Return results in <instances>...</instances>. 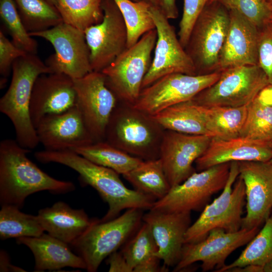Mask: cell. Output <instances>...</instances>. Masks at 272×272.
Here are the masks:
<instances>
[{"instance_id": "obj_8", "label": "cell", "mask_w": 272, "mask_h": 272, "mask_svg": "<svg viewBox=\"0 0 272 272\" xmlns=\"http://www.w3.org/2000/svg\"><path fill=\"white\" fill-rule=\"evenodd\" d=\"M157 37L156 29L148 32L102 71L106 86L118 102L133 105L138 99L152 63Z\"/></svg>"}, {"instance_id": "obj_44", "label": "cell", "mask_w": 272, "mask_h": 272, "mask_svg": "<svg viewBox=\"0 0 272 272\" xmlns=\"http://www.w3.org/2000/svg\"><path fill=\"white\" fill-rule=\"evenodd\" d=\"M159 8L169 20L178 17V11L176 0H159Z\"/></svg>"}, {"instance_id": "obj_2", "label": "cell", "mask_w": 272, "mask_h": 272, "mask_svg": "<svg viewBox=\"0 0 272 272\" xmlns=\"http://www.w3.org/2000/svg\"><path fill=\"white\" fill-rule=\"evenodd\" d=\"M31 150L16 140L4 139L0 143V202L21 208L30 195L43 190L64 193L75 189L70 181L49 176L27 157Z\"/></svg>"}, {"instance_id": "obj_21", "label": "cell", "mask_w": 272, "mask_h": 272, "mask_svg": "<svg viewBox=\"0 0 272 272\" xmlns=\"http://www.w3.org/2000/svg\"><path fill=\"white\" fill-rule=\"evenodd\" d=\"M76 104L73 78L64 74H41L36 79L32 89L30 104L32 122L36 128L43 117L63 112Z\"/></svg>"}, {"instance_id": "obj_34", "label": "cell", "mask_w": 272, "mask_h": 272, "mask_svg": "<svg viewBox=\"0 0 272 272\" xmlns=\"http://www.w3.org/2000/svg\"><path fill=\"white\" fill-rule=\"evenodd\" d=\"M104 0H57L56 9L63 22L85 31L103 18Z\"/></svg>"}, {"instance_id": "obj_25", "label": "cell", "mask_w": 272, "mask_h": 272, "mask_svg": "<svg viewBox=\"0 0 272 272\" xmlns=\"http://www.w3.org/2000/svg\"><path fill=\"white\" fill-rule=\"evenodd\" d=\"M44 231L69 244L80 237L92 224L83 209H74L63 201L40 209L37 215Z\"/></svg>"}, {"instance_id": "obj_5", "label": "cell", "mask_w": 272, "mask_h": 272, "mask_svg": "<svg viewBox=\"0 0 272 272\" xmlns=\"http://www.w3.org/2000/svg\"><path fill=\"white\" fill-rule=\"evenodd\" d=\"M142 211L129 209L111 220L94 219L84 234L70 245L83 258L88 271H96L104 259L133 236L141 226Z\"/></svg>"}, {"instance_id": "obj_40", "label": "cell", "mask_w": 272, "mask_h": 272, "mask_svg": "<svg viewBox=\"0 0 272 272\" xmlns=\"http://www.w3.org/2000/svg\"><path fill=\"white\" fill-rule=\"evenodd\" d=\"M209 0H184L183 13L179 25L178 37L185 48L193 26Z\"/></svg>"}, {"instance_id": "obj_37", "label": "cell", "mask_w": 272, "mask_h": 272, "mask_svg": "<svg viewBox=\"0 0 272 272\" xmlns=\"http://www.w3.org/2000/svg\"><path fill=\"white\" fill-rule=\"evenodd\" d=\"M157 249L150 228L144 222L135 234L126 242L121 252L133 269L142 262L155 255Z\"/></svg>"}, {"instance_id": "obj_15", "label": "cell", "mask_w": 272, "mask_h": 272, "mask_svg": "<svg viewBox=\"0 0 272 272\" xmlns=\"http://www.w3.org/2000/svg\"><path fill=\"white\" fill-rule=\"evenodd\" d=\"M259 230L258 227L241 229L233 232L221 228L214 229L202 240L184 244L174 271H181L197 261L201 262L202 271L214 268L218 270L226 265V260L232 252L247 244Z\"/></svg>"}, {"instance_id": "obj_45", "label": "cell", "mask_w": 272, "mask_h": 272, "mask_svg": "<svg viewBox=\"0 0 272 272\" xmlns=\"http://www.w3.org/2000/svg\"><path fill=\"white\" fill-rule=\"evenodd\" d=\"M0 271H26V270L12 264L7 252L2 249L0 251Z\"/></svg>"}, {"instance_id": "obj_9", "label": "cell", "mask_w": 272, "mask_h": 272, "mask_svg": "<svg viewBox=\"0 0 272 272\" xmlns=\"http://www.w3.org/2000/svg\"><path fill=\"white\" fill-rule=\"evenodd\" d=\"M268 84L258 65L236 66L221 71L219 78L191 100L206 107L243 106L250 103Z\"/></svg>"}, {"instance_id": "obj_24", "label": "cell", "mask_w": 272, "mask_h": 272, "mask_svg": "<svg viewBox=\"0 0 272 272\" xmlns=\"http://www.w3.org/2000/svg\"><path fill=\"white\" fill-rule=\"evenodd\" d=\"M19 244L28 247L35 260L34 271L55 270L65 267L86 269L83 258L71 250L70 244L48 233L38 237L16 239Z\"/></svg>"}, {"instance_id": "obj_41", "label": "cell", "mask_w": 272, "mask_h": 272, "mask_svg": "<svg viewBox=\"0 0 272 272\" xmlns=\"http://www.w3.org/2000/svg\"><path fill=\"white\" fill-rule=\"evenodd\" d=\"M27 53L10 41L0 30V74L2 78L7 79L14 62Z\"/></svg>"}, {"instance_id": "obj_30", "label": "cell", "mask_w": 272, "mask_h": 272, "mask_svg": "<svg viewBox=\"0 0 272 272\" xmlns=\"http://www.w3.org/2000/svg\"><path fill=\"white\" fill-rule=\"evenodd\" d=\"M272 260V214L254 237L247 243L239 256L229 264H226L217 272L249 265L262 266Z\"/></svg>"}, {"instance_id": "obj_1", "label": "cell", "mask_w": 272, "mask_h": 272, "mask_svg": "<svg viewBox=\"0 0 272 272\" xmlns=\"http://www.w3.org/2000/svg\"><path fill=\"white\" fill-rule=\"evenodd\" d=\"M34 155L41 163H56L70 167L79 174L83 183L95 189L109 207L101 221L116 218L123 210H149L156 201L149 195L127 188L114 170L95 164L72 150H45Z\"/></svg>"}, {"instance_id": "obj_12", "label": "cell", "mask_w": 272, "mask_h": 272, "mask_svg": "<svg viewBox=\"0 0 272 272\" xmlns=\"http://www.w3.org/2000/svg\"><path fill=\"white\" fill-rule=\"evenodd\" d=\"M220 75L221 71L202 75H167L142 89L132 105L142 112L154 115L173 105L191 100L214 84Z\"/></svg>"}, {"instance_id": "obj_19", "label": "cell", "mask_w": 272, "mask_h": 272, "mask_svg": "<svg viewBox=\"0 0 272 272\" xmlns=\"http://www.w3.org/2000/svg\"><path fill=\"white\" fill-rule=\"evenodd\" d=\"M35 128L46 150H72L94 143L77 105L43 117Z\"/></svg>"}, {"instance_id": "obj_27", "label": "cell", "mask_w": 272, "mask_h": 272, "mask_svg": "<svg viewBox=\"0 0 272 272\" xmlns=\"http://www.w3.org/2000/svg\"><path fill=\"white\" fill-rule=\"evenodd\" d=\"M249 104L237 107L199 105L211 135L223 140L240 137L246 120Z\"/></svg>"}, {"instance_id": "obj_42", "label": "cell", "mask_w": 272, "mask_h": 272, "mask_svg": "<svg viewBox=\"0 0 272 272\" xmlns=\"http://www.w3.org/2000/svg\"><path fill=\"white\" fill-rule=\"evenodd\" d=\"M109 272H133L122 252L116 251L108 256L106 260Z\"/></svg>"}, {"instance_id": "obj_20", "label": "cell", "mask_w": 272, "mask_h": 272, "mask_svg": "<svg viewBox=\"0 0 272 272\" xmlns=\"http://www.w3.org/2000/svg\"><path fill=\"white\" fill-rule=\"evenodd\" d=\"M143 221L150 228L157 246L155 255L167 267L179 262L185 235L190 225V212H165L153 209L143 215Z\"/></svg>"}, {"instance_id": "obj_48", "label": "cell", "mask_w": 272, "mask_h": 272, "mask_svg": "<svg viewBox=\"0 0 272 272\" xmlns=\"http://www.w3.org/2000/svg\"><path fill=\"white\" fill-rule=\"evenodd\" d=\"M147 1L149 2L150 3H151L152 5L159 7V6H160L159 0H147Z\"/></svg>"}, {"instance_id": "obj_17", "label": "cell", "mask_w": 272, "mask_h": 272, "mask_svg": "<svg viewBox=\"0 0 272 272\" xmlns=\"http://www.w3.org/2000/svg\"><path fill=\"white\" fill-rule=\"evenodd\" d=\"M212 138L165 129L159 158L171 187L196 172L193 164L206 151Z\"/></svg>"}, {"instance_id": "obj_47", "label": "cell", "mask_w": 272, "mask_h": 272, "mask_svg": "<svg viewBox=\"0 0 272 272\" xmlns=\"http://www.w3.org/2000/svg\"><path fill=\"white\" fill-rule=\"evenodd\" d=\"M262 272H272V260L262 266Z\"/></svg>"}, {"instance_id": "obj_49", "label": "cell", "mask_w": 272, "mask_h": 272, "mask_svg": "<svg viewBox=\"0 0 272 272\" xmlns=\"http://www.w3.org/2000/svg\"><path fill=\"white\" fill-rule=\"evenodd\" d=\"M46 1L56 8L57 6V0H46Z\"/></svg>"}, {"instance_id": "obj_6", "label": "cell", "mask_w": 272, "mask_h": 272, "mask_svg": "<svg viewBox=\"0 0 272 272\" xmlns=\"http://www.w3.org/2000/svg\"><path fill=\"white\" fill-rule=\"evenodd\" d=\"M229 21V11L218 1L208 2L197 18L185 47L196 75L220 72L219 58Z\"/></svg>"}, {"instance_id": "obj_36", "label": "cell", "mask_w": 272, "mask_h": 272, "mask_svg": "<svg viewBox=\"0 0 272 272\" xmlns=\"http://www.w3.org/2000/svg\"><path fill=\"white\" fill-rule=\"evenodd\" d=\"M240 137L267 143L272 138V106L254 99L249 104L246 120Z\"/></svg>"}, {"instance_id": "obj_11", "label": "cell", "mask_w": 272, "mask_h": 272, "mask_svg": "<svg viewBox=\"0 0 272 272\" xmlns=\"http://www.w3.org/2000/svg\"><path fill=\"white\" fill-rule=\"evenodd\" d=\"M29 34L43 38L53 46L54 53L45 61L52 73L76 79L93 71L84 31L62 22L47 30Z\"/></svg>"}, {"instance_id": "obj_18", "label": "cell", "mask_w": 272, "mask_h": 272, "mask_svg": "<svg viewBox=\"0 0 272 272\" xmlns=\"http://www.w3.org/2000/svg\"><path fill=\"white\" fill-rule=\"evenodd\" d=\"M238 166L246 200V214L241 229L259 227L271 214L272 165L268 161H242L238 162Z\"/></svg>"}, {"instance_id": "obj_16", "label": "cell", "mask_w": 272, "mask_h": 272, "mask_svg": "<svg viewBox=\"0 0 272 272\" xmlns=\"http://www.w3.org/2000/svg\"><path fill=\"white\" fill-rule=\"evenodd\" d=\"M102 8V21L84 31L95 72H102L127 48V29L117 5L113 0H104Z\"/></svg>"}, {"instance_id": "obj_14", "label": "cell", "mask_w": 272, "mask_h": 272, "mask_svg": "<svg viewBox=\"0 0 272 272\" xmlns=\"http://www.w3.org/2000/svg\"><path fill=\"white\" fill-rule=\"evenodd\" d=\"M76 105L94 142L104 141L106 129L118 101L107 87L101 72L74 79Z\"/></svg>"}, {"instance_id": "obj_51", "label": "cell", "mask_w": 272, "mask_h": 272, "mask_svg": "<svg viewBox=\"0 0 272 272\" xmlns=\"http://www.w3.org/2000/svg\"><path fill=\"white\" fill-rule=\"evenodd\" d=\"M217 0H209V3H213V2H215Z\"/></svg>"}, {"instance_id": "obj_13", "label": "cell", "mask_w": 272, "mask_h": 272, "mask_svg": "<svg viewBox=\"0 0 272 272\" xmlns=\"http://www.w3.org/2000/svg\"><path fill=\"white\" fill-rule=\"evenodd\" d=\"M149 11L155 25L157 37L154 55L143 80L142 89L169 74L196 75L193 64L169 19L159 7L151 4Z\"/></svg>"}, {"instance_id": "obj_23", "label": "cell", "mask_w": 272, "mask_h": 272, "mask_svg": "<svg viewBox=\"0 0 272 272\" xmlns=\"http://www.w3.org/2000/svg\"><path fill=\"white\" fill-rule=\"evenodd\" d=\"M229 12V28L220 56L219 71L257 65L258 29L238 13Z\"/></svg>"}, {"instance_id": "obj_3", "label": "cell", "mask_w": 272, "mask_h": 272, "mask_svg": "<svg viewBox=\"0 0 272 272\" xmlns=\"http://www.w3.org/2000/svg\"><path fill=\"white\" fill-rule=\"evenodd\" d=\"M12 72L10 85L0 99V111L11 121L17 142L32 150L39 144L30 114L33 85L40 75L52 73L36 54L28 53L14 62Z\"/></svg>"}, {"instance_id": "obj_53", "label": "cell", "mask_w": 272, "mask_h": 272, "mask_svg": "<svg viewBox=\"0 0 272 272\" xmlns=\"http://www.w3.org/2000/svg\"><path fill=\"white\" fill-rule=\"evenodd\" d=\"M267 2L270 3L272 0H266Z\"/></svg>"}, {"instance_id": "obj_22", "label": "cell", "mask_w": 272, "mask_h": 272, "mask_svg": "<svg viewBox=\"0 0 272 272\" xmlns=\"http://www.w3.org/2000/svg\"><path fill=\"white\" fill-rule=\"evenodd\" d=\"M272 149L266 142L243 137L223 140L213 137L208 148L195 162L200 171L212 166L232 162H267Z\"/></svg>"}, {"instance_id": "obj_43", "label": "cell", "mask_w": 272, "mask_h": 272, "mask_svg": "<svg viewBox=\"0 0 272 272\" xmlns=\"http://www.w3.org/2000/svg\"><path fill=\"white\" fill-rule=\"evenodd\" d=\"M160 260L156 255H154L135 266L133 272L167 271L168 267L164 265L160 266Z\"/></svg>"}, {"instance_id": "obj_52", "label": "cell", "mask_w": 272, "mask_h": 272, "mask_svg": "<svg viewBox=\"0 0 272 272\" xmlns=\"http://www.w3.org/2000/svg\"><path fill=\"white\" fill-rule=\"evenodd\" d=\"M270 164L272 165V159H271L269 161H268Z\"/></svg>"}, {"instance_id": "obj_10", "label": "cell", "mask_w": 272, "mask_h": 272, "mask_svg": "<svg viewBox=\"0 0 272 272\" xmlns=\"http://www.w3.org/2000/svg\"><path fill=\"white\" fill-rule=\"evenodd\" d=\"M231 163L195 172L182 183L171 187L151 209L165 212H191L203 210L211 197L225 187Z\"/></svg>"}, {"instance_id": "obj_46", "label": "cell", "mask_w": 272, "mask_h": 272, "mask_svg": "<svg viewBox=\"0 0 272 272\" xmlns=\"http://www.w3.org/2000/svg\"><path fill=\"white\" fill-rule=\"evenodd\" d=\"M255 99L264 105L272 106V84L265 86Z\"/></svg>"}, {"instance_id": "obj_26", "label": "cell", "mask_w": 272, "mask_h": 272, "mask_svg": "<svg viewBox=\"0 0 272 272\" xmlns=\"http://www.w3.org/2000/svg\"><path fill=\"white\" fill-rule=\"evenodd\" d=\"M152 116L166 130L211 136L200 106L191 100L173 105Z\"/></svg>"}, {"instance_id": "obj_7", "label": "cell", "mask_w": 272, "mask_h": 272, "mask_svg": "<svg viewBox=\"0 0 272 272\" xmlns=\"http://www.w3.org/2000/svg\"><path fill=\"white\" fill-rule=\"evenodd\" d=\"M239 174L238 162H231L229 177L222 193L206 206L198 219L190 225L185 235V243L198 242L215 228L230 232L241 229L245 188Z\"/></svg>"}, {"instance_id": "obj_33", "label": "cell", "mask_w": 272, "mask_h": 272, "mask_svg": "<svg viewBox=\"0 0 272 272\" xmlns=\"http://www.w3.org/2000/svg\"><path fill=\"white\" fill-rule=\"evenodd\" d=\"M123 18L127 33V48L135 44L155 25L150 13L151 4L147 0H113Z\"/></svg>"}, {"instance_id": "obj_39", "label": "cell", "mask_w": 272, "mask_h": 272, "mask_svg": "<svg viewBox=\"0 0 272 272\" xmlns=\"http://www.w3.org/2000/svg\"><path fill=\"white\" fill-rule=\"evenodd\" d=\"M257 65L272 84V21L258 29Z\"/></svg>"}, {"instance_id": "obj_4", "label": "cell", "mask_w": 272, "mask_h": 272, "mask_svg": "<svg viewBox=\"0 0 272 272\" xmlns=\"http://www.w3.org/2000/svg\"><path fill=\"white\" fill-rule=\"evenodd\" d=\"M165 130L152 115L118 102L108 123L105 141L143 160L156 159L159 158Z\"/></svg>"}, {"instance_id": "obj_28", "label": "cell", "mask_w": 272, "mask_h": 272, "mask_svg": "<svg viewBox=\"0 0 272 272\" xmlns=\"http://www.w3.org/2000/svg\"><path fill=\"white\" fill-rule=\"evenodd\" d=\"M122 176L135 190L156 200L165 196L171 188L160 158L143 160Z\"/></svg>"}, {"instance_id": "obj_29", "label": "cell", "mask_w": 272, "mask_h": 272, "mask_svg": "<svg viewBox=\"0 0 272 272\" xmlns=\"http://www.w3.org/2000/svg\"><path fill=\"white\" fill-rule=\"evenodd\" d=\"M72 151L95 164L111 169L122 175L131 171L143 161L105 141L94 142Z\"/></svg>"}, {"instance_id": "obj_38", "label": "cell", "mask_w": 272, "mask_h": 272, "mask_svg": "<svg viewBox=\"0 0 272 272\" xmlns=\"http://www.w3.org/2000/svg\"><path fill=\"white\" fill-rule=\"evenodd\" d=\"M228 11H235L258 29L272 21V7L266 0H217Z\"/></svg>"}, {"instance_id": "obj_32", "label": "cell", "mask_w": 272, "mask_h": 272, "mask_svg": "<svg viewBox=\"0 0 272 272\" xmlns=\"http://www.w3.org/2000/svg\"><path fill=\"white\" fill-rule=\"evenodd\" d=\"M0 210V238L6 240L24 237H38L44 233L37 216L25 214L13 205H2Z\"/></svg>"}, {"instance_id": "obj_31", "label": "cell", "mask_w": 272, "mask_h": 272, "mask_svg": "<svg viewBox=\"0 0 272 272\" xmlns=\"http://www.w3.org/2000/svg\"><path fill=\"white\" fill-rule=\"evenodd\" d=\"M29 33L43 31L62 22L56 8L46 0H14Z\"/></svg>"}, {"instance_id": "obj_35", "label": "cell", "mask_w": 272, "mask_h": 272, "mask_svg": "<svg viewBox=\"0 0 272 272\" xmlns=\"http://www.w3.org/2000/svg\"><path fill=\"white\" fill-rule=\"evenodd\" d=\"M0 16L13 43L28 53L36 54L37 42L25 28L14 0H0Z\"/></svg>"}, {"instance_id": "obj_50", "label": "cell", "mask_w": 272, "mask_h": 272, "mask_svg": "<svg viewBox=\"0 0 272 272\" xmlns=\"http://www.w3.org/2000/svg\"><path fill=\"white\" fill-rule=\"evenodd\" d=\"M267 144L272 149V138L267 142Z\"/></svg>"}]
</instances>
